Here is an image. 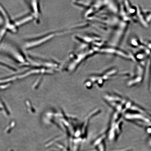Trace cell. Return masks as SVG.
Masks as SVG:
<instances>
[{
  "label": "cell",
  "instance_id": "1",
  "mask_svg": "<svg viewBox=\"0 0 151 151\" xmlns=\"http://www.w3.org/2000/svg\"><path fill=\"white\" fill-rule=\"evenodd\" d=\"M124 117L127 120L140 127L147 128L151 127V118L147 115L139 112H127Z\"/></svg>",
  "mask_w": 151,
  "mask_h": 151
},
{
  "label": "cell",
  "instance_id": "2",
  "mask_svg": "<svg viewBox=\"0 0 151 151\" xmlns=\"http://www.w3.org/2000/svg\"><path fill=\"white\" fill-rule=\"evenodd\" d=\"M146 64L145 62L138 63L135 66L134 74L128 81V85L129 86H134L140 85L142 83L146 74Z\"/></svg>",
  "mask_w": 151,
  "mask_h": 151
},
{
  "label": "cell",
  "instance_id": "3",
  "mask_svg": "<svg viewBox=\"0 0 151 151\" xmlns=\"http://www.w3.org/2000/svg\"><path fill=\"white\" fill-rule=\"evenodd\" d=\"M58 34L57 33L50 32L41 35L40 37H34L31 40L29 39L24 44V48L26 50H28L40 46L50 40L57 35Z\"/></svg>",
  "mask_w": 151,
  "mask_h": 151
},
{
  "label": "cell",
  "instance_id": "4",
  "mask_svg": "<svg viewBox=\"0 0 151 151\" xmlns=\"http://www.w3.org/2000/svg\"><path fill=\"white\" fill-rule=\"evenodd\" d=\"M0 14L2 17L4 22V28L7 31L12 32L13 33L16 32L18 28L14 25V21L9 16V15L4 7L0 4Z\"/></svg>",
  "mask_w": 151,
  "mask_h": 151
},
{
  "label": "cell",
  "instance_id": "5",
  "mask_svg": "<svg viewBox=\"0 0 151 151\" xmlns=\"http://www.w3.org/2000/svg\"><path fill=\"white\" fill-rule=\"evenodd\" d=\"M29 3L30 8H31L32 14L37 22H39L41 14L40 4L38 1H33Z\"/></svg>",
  "mask_w": 151,
  "mask_h": 151
},
{
  "label": "cell",
  "instance_id": "6",
  "mask_svg": "<svg viewBox=\"0 0 151 151\" xmlns=\"http://www.w3.org/2000/svg\"><path fill=\"white\" fill-rule=\"evenodd\" d=\"M35 19L33 15L32 14L26 15L21 17L17 19L14 21V23L16 27H21L28 23V22L31 21Z\"/></svg>",
  "mask_w": 151,
  "mask_h": 151
},
{
  "label": "cell",
  "instance_id": "7",
  "mask_svg": "<svg viewBox=\"0 0 151 151\" xmlns=\"http://www.w3.org/2000/svg\"><path fill=\"white\" fill-rule=\"evenodd\" d=\"M137 7L136 17L137 21H139L143 27L148 28L149 25L147 23L144 11L139 6L137 5Z\"/></svg>",
  "mask_w": 151,
  "mask_h": 151
},
{
  "label": "cell",
  "instance_id": "8",
  "mask_svg": "<svg viewBox=\"0 0 151 151\" xmlns=\"http://www.w3.org/2000/svg\"><path fill=\"white\" fill-rule=\"evenodd\" d=\"M147 24L150 26L151 22V10H143Z\"/></svg>",
  "mask_w": 151,
  "mask_h": 151
},
{
  "label": "cell",
  "instance_id": "9",
  "mask_svg": "<svg viewBox=\"0 0 151 151\" xmlns=\"http://www.w3.org/2000/svg\"><path fill=\"white\" fill-rule=\"evenodd\" d=\"M149 61V89L151 92V53L150 56Z\"/></svg>",
  "mask_w": 151,
  "mask_h": 151
},
{
  "label": "cell",
  "instance_id": "10",
  "mask_svg": "<svg viewBox=\"0 0 151 151\" xmlns=\"http://www.w3.org/2000/svg\"><path fill=\"white\" fill-rule=\"evenodd\" d=\"M145 44L149 50L151 52V40L145 41L144 42Z\"/></svg>",
  "mask_w": 151,
  "mask_h": 151
},
{
  "label": "cell",
  "instance_id": "11",
  "mask_svg": "<svg viewBox=\"0 0 151 151\" xmlns=\"http://www.w3.org/2000/svg\"><path fill=\"white\" fill-rule=\"evenodd\" d=\"M148 143L149 146L151 148V136L149 138L148 140Z\"/></svg>",
  "mask_w": 151,
  "mask_h": 151
}]
</instances>
